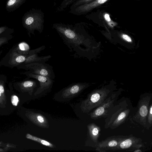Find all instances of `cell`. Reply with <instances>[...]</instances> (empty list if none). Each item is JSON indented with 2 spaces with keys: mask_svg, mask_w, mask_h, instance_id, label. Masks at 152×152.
Here are the masks:
<instances>
[{
  "mask_svg": "<svg viewBox=\"0 0 152 152\" xmlns=\"http://www.w3.org/2000/svg\"><path fill=\"white\" fill-rule=\"evenodd\" d=\"M44 18V13L41 10L34 8L31 9L24 14L22 18V24L29 37L31 34H35V30L40 33L43 32Z\"/></svg>",
  "mask_w": 152,
  "mask_h": 152,
  "instance_id": "obj_1",
  "label": "cell"
},
{
  "mask_svg": "<svg viewBox=\"0 0 152 152\" xmlns=\"http://www.w3.org/2000/svg\"><path fill=\"white\" fill-rule=\"evenodd\" d=\"M109 92L105 90H98L90 93L81 104L82 112L88 113L100 105L109 96Z\"/></svg>",
  "mask_w": 152,
  "mask_h": 152,
  "instance_id": "obj_2",
  "label": "cell"
},
{
  "mask_svg": "<svg viewBox=\"0 0 152 152\" xmlns=\"http://www.w3.org/2000/svg\"><path fill=\"white\" fill-rule=\"evenodd\" d=\"M152 96L149 94H144L140 96L138 109L132 119L135 121L146 128V121L150 103Z\"/></svg>",
  "mask_w": 152,
  "mask_h": 152,
  "instance_id": "obj_3",
  "label": "cell"
},
{
  "mask_svg": "<svg viewBox=\"0 0 152 152\" xmlns=\"http://www.w3.org/2000/svg\"><path fill=\"white\" fill-rule=\"evenodd\" d=\"M32 73L49 77L54 79L55 77L53 66L45 62H34L20 64L16 67Z\"/></svg>",
  "mask_w": 152,
  "mask_h": 152,
  "instance_id": "obj_4",
  "label": "cell"
},
{
  "mask_svg": "<svg viewBox=\"0 0 152 152\" xmlns=\"http://www.w3.org/2000/svg\"><path fill=\"white\" fill-rule=\"evenodd\" d=\"M118 96V95L114 94L109 96L90 113L91 118L94 120L106 118L110 110L115 105Z\"/></svg>",
  "mask_w": 152,
  "mask_h": 152,
  "instance_id": "obj_5",
  "label": "cell"
},
{
  "mask_svg": "<svg viewBox=\"0 0 152 152\" xmlns=\"http://www.w3.org/2000/svg\"><path fill=\"white\" fill-rule=\"evenodd\" d=\"M28 54L24 55L19 53L16 45L1 60L0 68L2 66L11 68L17 67L25 61Z\"/></svg>",
  "mask_w": 152,
  "mask_h": 152,
  "instance_id": "obj_6",
  "label": "cell"
},
{
  "mask_svg": "<svg viewBox=\"0 0 152 152\" xmlns=\"http://www.w3.org/2000/svg\"><path fill=\"white\" fill-rule=\"evenodd\" d=\"M128 135H113L99 142L96 145V150L101 152L114 151L120 142Z\"/></svg>",
  "mask_w": 152,
  "mask_h": 152,
  "instance_id": "obj_7",
  "label": "cell"
},
{
  "mask_svg": "<svg viewBox=\"0 0 152 152\" xmlns=\"http://www.w3.org/2000/svg\"><path fill=\"white\" fill-rule=\"evenodd\" d=\"M28 78L35 79L39 82V86L37 89L34 95H37L51 88L54 82L53 79L47 76L34 74L28 71L22 72Z\"/></svg>",
  "mask_w": 152,
  "mask_h": 152,
  "instance_id": "obj_8",
  "label": "cell"
},
{
  "mask_svg": "<svg viewBox=\"0 0 152 152\" xmlns=\"http://www.w3.org/2000/svg\"><path fill=\"white\" fill-rule=\"evenodd\" d=\"M142 140L130 135L122 141L114 151L128 150H135L143 146Z\"/></svg>",
  "mask_w": 152,
  "mask_h": 152,
  "instance_id": "obj_9",
  "label": "cell"
},
{
  "mask_svg": "<svg viewBox=\"0 0 152 152\" xmlns=\"http://www.w3.org/2000/svg\"><path fill=\"white\" fill-rule=\"evenodd\" d=\"M108 0H94L70 9L69 12L77 15L84 14L104 3Z\"/></svg>",
  "mask_w": 152,
  "mask_h": 152,
  "instance_id": "obj_10",
  "label": "cell"
},
{
  "mask_svg": "<svg viewBox=\"0 0 152 152\" xmlns=\"http://www.w3.org/2000/svg\"><path fill=\"white\" fill-rule=\"evenodd\" d=\"M86 87V84L82 83L73 84L63 90L61 96L64 98L72 97L79 94Z\"/></svg>",
  "mask_w": 152,
  "mask_h": 152,
  "instance_id": "obj_11",
  "label": "cell"
},
{
  "mask_svg": "<svg viewBox=\"0 0 152 152\" xmlns=\"http://www.w3.org/2000/svg\"><path fill=\"white\" fill-rule=\"evenodd\" d=\"M127 106L128 105L125 101L120 102L117 104H115L110 110L107 117L105 118L104 125L105 129L109 127L111 123L118 113Z\"/></svg>",
  "mask_w": 152,
  "mask_h": 152,
  "instance_id": "obj_12",
  "label": "cell"
},
{
  "mask_svg": "<svg viewBox=\"0 0 152 152\" xmlns=\"http://www.w3.org/2000/svg\"><path fill=\"white\" fill-rule=\"evenodd\" d=\"M127 106L118 113L111 123L110 128L111 129H115L124 123L131 110L130 109L127 107Z\"/></svg>",
  "mask_w": 152,
  "mask_h": 152,
  "instance_id": "obj_13",
  "label": "cell"
},
{
  "mask_svg": "<svg viewBox=\"0 0 152 152\" xmlns=\"http://www.w3.org/2000/svg\"><path fill=\"white\" fill-rule=\"evenodd\" d=\"M87 128L89 137L94 143L95 148L99 142L98 139L100 135L101 128L94 123L88 124Z\"/></svg>",
  "mask_w": 152,
  "mask_h": 152,
  "instance_id": "obj_14",
  "label": "cell"
},
{
  "mask_svg": "<svg viewBox=\"0 0 152 152\" xmlns=\"http://www.w3.org/2000/svg\"><path fill=\"white\" fill-rule=\"evenodd\" d=\"M31 117L32 121L38 126L43 128L49 127L47 119L42 114L39 113H33Z\"/></svg>",
  "mask_w": 152,
  "mask_h": 152,
  "instance_id": "obj_15",
  "label": "cell"
},
{
  "mask_svg": "<svg viewBox=\"0 0 152 152\" xmlns=\"http://www.w3.org/2000/svg\"><path fill=\"white\" fill-rule=\"evenodd\" d=\"M26 0H7L5 8L9 12H13L19 8Z\"/></svg>",
  "mask_w": 152,
  "mask_h": 152,
  "instance_id": "obj_16",
  "label": "cell"
},
{
  "mask_svg": "<svg viewBox=\"0 0 152 152\" xmlns=\"http://www.w3.org/2000/svg\"><path fill=\"white\" fill-rule=\"evenodd\" d=\"M22 87L26 90L32 92L37 86V82L34 80H27L23 81L20 83Z\"/></svg>",
  "mask_w": 152,
  "mask_h": 152,
  "instance_id": "obj_17",
  "label": "cell"
},
{
  "mask_svg": "<svg viewBox=\"0 0 152 152\" xmlns=\"http://www.w3.org/2000/svg\"><path fill=\"white\" fill-rule=\"evenodd\" d=\"M26 137L27 139L38 142L43 145L50 148H54L55 147L50 142L39 137L33 136L29 134H27Z\"/></svg>",
  "mask_w": 152,
  "mask_h": 152,
  "instance_id": "obj_18",
  "label": "cell"
},
{
  "mask_svg": "<svg viewBox=\"0 0 152 152\" xmlns=\"http://www.w3.org/2000/svg\"><path fill=\"white\" fill-rule=\"evenodd\" d=\"M18 52L21 54L27 55L28 54L30 50L29 45L26 43L22 42L17 45Z\"/></svg>",
  "mask_w": 152,
  "mask_h": 152,
  "instance_id": "obj_19",
  "label": "cell"
},
{
  "mask_svg": "<svg viewBox=\"0 0 152 152\" xmlns=\"http://www.w3.org/2000/svg\"><path fill=\"white\" fill-rule=\"evenodd\" d=\"M12 33H6L0 35V47L7 44L13 37Z\"/></svg>",
  "mask_w": 152,
  "mask_h": 152,
  "instance_id": "obj_20",
  "label": "cell"
},
{
  "mask_svg": "<svg viewBox=\"0 0 152 152\" xmlns=\"http://www.w3.org/2000/svg\"><path fill=\"white\" fill-rule=\"evenodd\" d=\"M152 125V104L149 105L146 121V128L148 129Z\"/></svg>",
  "mask_w": 152,
  "mask_h": 152,
  "instance_id": "obj_21",
  "label": "cell"
},
{
  "mask_svg": "<svg viewBox=\"0 0 152 152\" xmlns=\"http://www.w3.org/2000/svg\"><path fill=\"white\" fill-rule=\"evenodd\" d=\"M103 15L104 20L110 26L113 27L116 25L117 23L111 20L108 13L105 12L103 13Z\"/></svg>",
  "mask_w": 152,
  "mask_h": 152,
  "instance_id": "obj_22",
  "label": "cell"
},
{
  "mask_svg": "<svg viewBox=\"0 0 152 152\" xmlns=\"http://www.w3.org/2000/svg\"><path fill=\"white\" fill-rule=\"evenodd\" d=\"M77 0H64L62 3L61 5L58 7L57 10L58 11H62L66 8V7L73 3Z\"/></svg>",
  "mask_w": 152,
  "mask_h": 152,
  "instance_id": "obj_23",
  "label": "cell"
},
{
  "mask_svg": "<svg viewBox=\"0 0 152 152\" xmlns=\"http://www.w3.org/2000/svg\"><path fill=\"white\" fill-rule=\"evenodd\" d=\"M94 0H77L71 5L70 9L79 5L91 2Z\"/></svg>",
  "mask_w": 152,
  "mask_h": 152,
  "instance_id": "obj_24",
  "label": "cell"
},
{
  "mask_svg": "<svg viewBox=\"0 0 152 152\" xmlns=\"http://www.w3.org/2000/svg\"><path fill=\"white\" fill-rule=\"evenodd\" d=\"M14 31L13 29L9 28L6 26H0V35L6 33H12Z\"/></svg>",
  "mask_w": 152,
  "mask_h": 152,
  "instance_id": "obj_25",
  "label": "cell"
},
{
  "mask_svg": "<svg viewBox=\"0 0 152 152\" xmlns=\"http://www.w3.org/2000/svg\"><path fill=\"white\" fill-rule=\"evenodd\" d=\"M19 102L18 97L15 95H13L11 97V102L12 104L15 106H17Z\"/></svg>",
  "mask_w": 152,
  "mask_h": 152,
  "instance_id": "obj_26",
  "label": "cell"
},
{
  "mask_svg": "<svg viewBox=\"0 0 152 152\" xmlns=\"http://www.w3.org/2000/svg\"><path fill=\"white\" fill-rule=\"evenodd\" d=\"M123 39L129 42H131L132 39L128 35L125 34H123L122 36Z\"/></svg>",
  "mask_w": 152,
  "mask_h": 152,
  "instance_id": "obj_27",
  "label": "cell"
},
{
  "mask_svg": "<svg viewBox=\"0 0 152 152\" xmlns=\"http://www.w3.org/2000/svg\"><path fill=\"white\" fill-rule=\"evenodd\" d=\"M134 152H142V151L141 149H136L133 151Z\"/></svg>",
  "mask_w": 152,
  "mask_h": 152,
  "instance_id": "obj_28",
  "label": "cell"
},
{
  "mask_svg": "<svg viewBox=\"0 0 152 152\" xmlns=\"http://www.w3.org/2000/svg\"><path fill=\"white\" fill-rule=\"evenodd\" d=\"M2 52H3V51L2 50L0 51V56H1V54Z\"/></svg>",
  "mask_w": 152,
  "mask_h": 152,
  "instance_id": "obj_29",
  "label": "cell"
},
{
  "mask_svg": "<svg viewBox=\"0 0 152 152\" xmlns=\"http://www.w3.org/2000/svg\"><path fill=\"white\" fill-rule=\"evenodd\" d=\"M1 93L0 92V96H1Z\"/></svg>",
  "mask_w": 152,
  "mask_h": 152,
  "instance_id": "obj_30",
  "label": "cell"
}]
</instances>
